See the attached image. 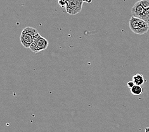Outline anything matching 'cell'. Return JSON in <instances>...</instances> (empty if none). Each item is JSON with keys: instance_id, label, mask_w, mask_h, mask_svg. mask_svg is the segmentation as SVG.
<instances>
[{"instance_id": "obj_1", "label": "cell", "mask_w": 149, "mask_h": 132, "mask_svg": "<svg viewBox=\"0 0 149 132\" xmlns=\"http://www.w3.org/2000/svg\"><path fill=\"white\" fill-rule=\"evenodd\" d=\"M129 26L133 33L139 35L147 33L149 30L148 23L133 16L129 20Z\"/></svg>"}, {"instance_id": "obj_2", "label": "cell", "mask_w": 149, "mask_h": 132, "mask_svg": "<svg viewBox=\"0 0 149 132\" xmlns=\"http://www.w3.org/2000/svg\"><path fill=\"white\" fill-rule=\"evenodd\" d=\"M48 41L47 39L43 38L38 33L34 38L33 43L29 48L34 53H38L41 51L45 50L48 48Z\"/></svg>"}, {"instance_id": "obj_3", "label": "cell", "mask_w": 149, "mask_h": 132, "mask_svg": "<svg viewBox=\"0 0 149 132\" xmlns=\"http://www.w3.org/2000/svg\"><path fill=\"white\" fill-rule=\"evenodd\" d=\"M83 2L84 0H67L66 13L71 15L79 13L82 10Z\"/></svg>"}, {"instance_id": "obj_4", "label": "cell", "mask_w": 149, "mask_h": 132, "mask_svg": "<svg viewBox=\"0 0 149 132\" xmlns=\"http://www.w3.org/2000/svg\"><path fill=\"white\" fill-rule=\"evenodd\" d=\"M131 13L133 17L138 18L145 21V10L142 5H141L140 1H137L131 8Z\"/></svg>"}, {"instance_id": "obj_5", "label": "cell", "mask_w": 149, "mask_h": 132, "mask_svg": "<svg viewBox=\"0 0 149 132\" xmlns=\"http://www.w3.org/2000/svg\"><path fill=\"white\" fill-rule=\"evenodd\" d=\"M35 37L29 34L22 31V33L20 36V41L21 44L25 48H30L31 45L33 43Z\"/></svg>"}, {"instance_id": "obj_6", "label": "cell", "mask_w": 149, "mask_h": 132, "mask_svg": "<svg viewBox=\"0 0 149 132\" xmlns=\"http://www.w3.org/2000/svg\"><path fill=\"white\" fill-rule=\"evenodd\" d=\"M140 1L145 10V21L149 23V0H140Z\"/></svg>"}, {"instance_id": "obj_7", "label": "cell", "mask_w": 149, "mask_h": 132, "mask_svg": "<svg viewBox=\"0 0 149 132\" xmlns=\"http://www.w3.org/2000/svg\"><path fill=\"white\" fill-rule=\"evenodd\" d=\"M133 83L135 85H138V86H141L145 82L144 77L142 74H137L134 75L133 76Z\"/></svg>"}, {"instance_id": "obj_8", "label": "cell", "mask_w": 149, "mask_h": 132, "mask_svg": "<svg viewBox=\"0 0 149 132\" xmlns=\"http://www.w3.org/2000/svg\"><path fill=\"white\" fill-rule=\"evenodd\" d=\"M130 91L133 95L138 96L143 93V88L141 86L134 85V86L130 89Z\"/></svg>"}, {"instance_id": "obj_9", "label": "cell", "mask_w": 149, "mask_h": 132, "mask_svg": "<svg viewBox=\"0 0 149 132\" xmlns=\"http://www.w3.org/2000/svg\"><path fill=\"white\" fill-rule=\"evenodd\" d=\"M134 83H133V81H128L127 82V87L128 88H130V89L131 88H133L134 86Z\"/></svg>"}, {"instance_id": "obj_10", "label": "cell", "mask_w": 149, "mask_h": 132, "mask_svg": "<svg viewBox=\"0 0 149 132\" xmlns=\"http://www.w3.org/2000/svg\"><path fill=\"white\" fill-rule=\"evenodd\" d=\"M145 132H149V127H147V128H145Z\"/></svg>"}]
</instances>
